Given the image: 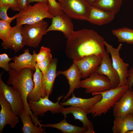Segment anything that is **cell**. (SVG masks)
I'll use <instances>...</instances> for the list:
<instances>
[{"mask_svg":"<svg viewBox=\"0 0 133 133\" xmlns=\"http://www.w3.org/2000/svg\"><path fill=\"white\" fill-rule=\"evenodd\" d=\"M48 0H28V5L33 2H44L48 3Z\"/></svg>","mask_w":133,"mask_h":133,"instance_id":"cell-38","label":"cell"},{"mask_svg":"<svg viewBox=\"0 0 133 133\" xmlns=\"http://www.w3.org/2000/svg\"><path fill=\"white\" fill-rule=\"evenodd\" d=\"M14 57L9 58L8 55L4 53L0 54V67L5 71H8L11 69L9 62L13 59Z\"/></svg>","mask_w":133,"mask_h":133,"instance_id":"cell-32","label":"cell"},{"mask_svg":"<svg viewBox=\"0 0 133 133\" xmlns=\"http://www.w3.org/2000/svg\"><path fill=\"white\" fill-rule=\"evenodd\" d=\"M17 0V1H18V0Z\"/></svg>","mask_w":133,"mask_h":133,"instance_id":"cell-41","label":"cell"},{"mask_svg":"<svg viewBox=\"0 0 133 133\" xmlns=\"http://www.w3.org/2000/svg\"><path fill=\"white\" fill-rule=\"evenodd\" d=\"M52 55L50 53L44 60L38 63H37L38 68L44 75L53 60Z\"/></svg>","mask_w":133,"mask_h":133,"instance_id":"cell-33","label":"cell"},{"mask_svg":"<svg viewBox=\"0 0 133 133\" xmlns=\"http://www.w3.org/2000/svg\"><path fill=\"white\" fill-rule=\"evenodd\" d=\"M18 2L20 10H23L28 5V0H18Z\"/></svg>","mask_w":133,"mask_h":133,"instance_id":"cell-37","label":"cell"},{"mask_svg":"<svg viewBox=\"0 0 133 133\" xmlns=\"http://www.w3.org/2000/svg\"><path fill=\"white\" fill-rule=\"evenodd\" d=\"M48 23L43 20L37 23L25 24L22 28V33L25 45L37 47L43 36L46 34Z\"/></svg>","mask_w":133,"mask_h":133,"instance_id":"cell-6","label":"cell"},{"mask_svg":"<svg viewBox=\"0 0 133 133\" xmlns=\"http://www.w3.org/2000/svg\"><path fill=\"white\" fill-rule=\"evenodd\" d=\"M33 71L29 68H24L19 71L11 69L8 71L9 77L7 84L11 85L20 94L25 113L29 114L32 121L35 122L38 120V118L33 115L30 109L27 100L28 96L32 91L34 86Z\"/></svg>","mask_w":133,"mask_h":133,"instance_id":"cell-2","label":"cell"},{"mask_svg":"<svg viewBox=\"0 0 133 133\" xmlns=\"http://www.w3.org/2000/svg\"><path fill=\"white\" fill-rule=\"evenodd\" d=\"M103 38L95 31L83 29L74 31L66 42V54L73 60L95 55L102 58L106 50Z\"/></svg>","mask_w":133,"mask_h":133,"instance_id":"cell-1","label":"cell"},{"mask_svg":"<svg viewBox=\"0 0 133 133\" xmlns=\"http://www.w3.org/2000/svg\"><path fill=\"white\" fill-rule=\"evenodd\" d=\"M60 122L55 124L42 125L43 127H50L58 129L64 133H85L86 129L73 125L68 123L66 119V116Z\"/></svg>","mask_w":133,"mask_h":133,"instance_id":"cell-25","label":"cell"},{"mask_svg":"<svg viewBox=\"0 0 133 133\" xmlns=\"http://www.w3.org/2000/svg\"><path fill=\"white\" fill-rule=\"evenodd\" d=\"M57 60L53 58L43 75L42 82L44 92L46 96L49 97L51 93L55 79L57 76L56 68Z\"/></svg>","mask_w":133,"mask_h":133,"instance_id":"cell-22","label":"cell"},{"mask_svg":"<svg viewBox=\"0 0 133 133\" xmlns=\"http://www.w3.org/2000/svg\"><path fill=\"white\" fill-rule=\"evenodd\" d=\"M128 89V86L126 85L100 92L92 93L93 96L100 94L102 97L100 101L88 111L87 114H90L93 117H95L106 114L113 107L123 94Z\"/></svg>","mask_w":133,"mask_h":133,"instance_id":"cell-3","label":"cell"},{"mask_svg":"<svg viewBox=\"0 0 133 133\" xmlns=\"http://www.w3.org/2000/svg\"><path fill=\"white\" fill-rule=\"evenodd\" d=\"M24 51L23 54L14 57V62L9 63L10 68L17 71H19L25 68H29L35 71L37 64V54L34 50L33 54H30L28 49Z\"/></svg>","mask_w":133,"mask_h":133,"instance_id":"cell-14","label":"cell"},{"mask_svg":"<svg viewBox=\"0 0 133 133\" xmlns=\"http://www.w3.org/2000/svg\"><path fill=\"white\" fill-rule=\"evenodd\" d=\"M86 1L91 5H92L96 0H86Z\"/></svg>","mask_w":133,"mask_h":133,"instance_id":"cell-39","label":"cell"},{"mask_svg":"<svg viewBox=\"0 0 133 133\" xmlns=\"http://www.w3.org/2000/svg\"><path fill=\"white\" fill-rule=\"evenodd\" d=\"M23 124L21 129L24 133H45V129L42 127L34 125L31 120L30 115L26 114L24 110L19 116Z\"/></svg>","mask_w":133,"mask_h":133,"instance_id":"cell-26","label":"cell"},{"mask_svg":"<svg viewBox=\"0 0 133 133\" xmlns=\"http://www.w3.org/2000/svg\"><path fill=\"white\" fill-rule=\"evenodd\" d=\"M3 5H9L14 11H19L20 9L17 0H0V6Z\"/></svg>","mask_w":133,"mask_h":133,"instance_id":"cell-35","label":"cell"},{"mask_svg":"<svg viewBox=\"0 0 133 133\" xmlns=\"http://www.w3.org/2000/svg\"><path fill=\"white\" fill-rule=\"evenodd\" d=\"M80 87L84 88L86 93H99L112 88L109 79L106 76L94 72L84 80H81Z\"/></svg>","mask_w":133,"mask_h":133,"instance_id":"cell-7","label":"cell"},{"mask_svg":"<svg viewBox=\"0 0 133 133\" xmlns=\"http://www.w3.org/2000/svg\"><path fill=\"white\" fill-rule=\"evenodd\" d=\"M51 25L46 31H58L62 32L67 39L74 31L71 18L64 13L53 17Z\"/></svg>","mask_w":133,"mask_h":133,"instance_id":"cell-13","label":"cell"},{"mask_svg":"<svg viewBox=\"0 0 133 133\" xmlns=\"http://www.w3.org/2000/svg\"><path fill=\"white\" fill-rule=\"evenodd\" d=\"M93 96L89 98H83L75 96L73 93L71 98L65 101L60 103V104L63 106H69L79 107L87 112L93 106L100 100L102 97L101 95L100 94Z\"/></svg>","mask_w":133,"mask_h":133,"instance_id":"cell-21","label":"cell"},{"mask_svg":"<svg viewBox=\"0 0 133 133\" xmlns=\"http://www.w3.org/2000/svg\"><path fill=\"white\" fill-rule=\"evenodd\" d=\"M63 13L71 18L85 20L91 5L86 0H58Z\"/></svg>","mask_w":133,"mask_h":133,"instance_id":"cell-5","label":"cell"},{"mask_svg":"<svg viewBox=\"0 0 133 133\" xmlns=\"http://www.w3.org/2000/svg\"><path fill=\"white\" fill-rule=\"evenodd\" d=\"M123 0H96L92 6L111 12L115 14L119 11Z\"/></svg>","mask_w":133,"mask_h":133,"instance_id":"cell-27","label":"cell"},{"mask_svg":"<svg viewBox=\"0 0 133 133\" xmlns=\"http://www.w3.org/2000/svg\"><path fill=\"white\" fill-rule=\"evenodd\" d=\"M48 12L52 17L64 13L59 2L56 0H48Z\"/></svg>","mask_w":133,"mask_h":133,"instance_id":"cell-29","label":"cell"},{"mask_svg":"<svg viewBox=\"0 0 133 133\" xmlns=\"http://www.w3.org/2000/svg\"><path fill=\"white\" fill-rule=\"evenodd\" d=\"M127 133H133V131L129 132Z\"/></svg>","mask_w":133,"mask_h":133,"instance_id":"cell-40","label":"cell"},{"mask_svg":"<svg viewBox=\"0 0 133 133\" xmlns=\"http://www.w3.org/2000/svg\"><path fill=\"white\" fill-rule=\"evenodd\" d=\"M10 6L7 5L0 6V18L1 20L10 23L15 19L17 18L19 15L18 13L12 17H9L7 12Z\"/></svg>","mask_w":133,"mask_h":133,"instance_id":"cell-31","label":"cell"},{"mask_svg":"<svg viewBox=\"0 0 133 133\" xmlns=\"http://www.w3.org/2000/svg\"><path fill=\"white\" fill-rule=\"evenodd\" d=\"M129 76L126 85L128 86L129 90H132L133 85V67L128 70Z\"/></svg>","mask_w":133,"mask_h":133,"instance_id":"cell-36","label":"cell"},{"mask_svg":"<svg viewBox=\"0 0 133 133\" xmlns=\"http://www.w3.org/2000/svg\"><path fill=\"white\" fill-rule=\"evenodd\" d=\"M51 50L49 48L42 46L40 51L36 56L37 63L40 62L45 59L51 53Z\"/></svg>","mask_w":133,"mask_h":133,"instance_id":"cell-34","label":"cell"},{"mask_svg":"<svg viewBox=\"0 0 133 133\" xmlns=\"http://www.w3.org/2000/svg\"><path fill=\"white\" fill-rule=\"evenodd\" d=\"M57 73V75L62 74L64 76L67 80L69 85V91L64 97L63 102L73 93L75 89L80 88V84L82 75L77 66L73 62L68 69L64 71H58Z\"/></svg>","mask_w":133,"mask_h":133,"instance_id":"cell-18","label":"cell"},{"mask_svg":"<svg viewBox=\"0 0 133 133\" xmlns=\"http://www.w3.org/2000/svg\"><path fill=\"white\" fill-rule=\"evenodd\" d=\"M108 53L106 51L95 72L106 76L111 82L112 88H114L118 86L119 78L118 73L113 66L112 59L110 58Z\"/></svg>","mask_w":133,"mask_h":133,"instance_id":"cell-12","label":"cell"},{"mask_svg":"<svg viewBox=\"0 0 133 133\" xmlns=\"http://www.w3.org/2000/svg\"><path fill=\"white\" fill-rule=\"evenodd\" d=\"M102 58L95 55L83 57L78 60H73L81 74L82 78L85 79L95 72L100 65Z\"/></svg>","mask_w":133,"mask_h":133,"instance_id":"cell-17","label":"cell"},{"mask_svg":"<svg viewBox=\"0 0 133 133\" xmlns=\"http://www.w3.org/2000/svg\"><path fill=\"white\" fill-rule=\"evenodd\" d=\"M43 74L38 68L37 64L33 74V80L34 87L31 92L28 96L27 99L33 101L38 100L41 98L46 96L42 84Z\"/></svg>","mask_w":133,"mask_h":133,"instance_id":"cell-23","label":"cell"},{"mask_svg":"<svg viewBox=\"0 0 133 133\" xmlns=\"http://www.w3.org/2000/svg\"><path fill=\"white\" fill-rule=\"evenodd\" d=\"M112 131L113 133H127L133 131V115L114 117Z\"/></svg>","mask_w":133,"mask_h":133,"instance_id":"cell-24","label":"cell"},{"mask_svg":"<svg viewBox=\"0 0 133 133\" xmlns=\"http://www.w3.org/2000/svg\"><path fill=\"white\" fill-rule=\"evenodd\" d=\"M49 97L46 96L41 97L37 101L28 100V104L30 110H32L33 114L35 116H43L48 111H50L53 114L58 113L60 110L64 107L60 104L59 102L63 97V95L59 97L57 101L54 102L49 98Z\"/></svg>","mask_w":133,"mask_h":133,"instance_id":"cell-9","label":"cell"},{"mask_svg":"<svg viewBox=\"0 0 133 133\" xmlns=\"http://www.w3.org/2000/svg\"><path fill=\"white\" fill-rule=\"evenodd\" d=\"M16 18V25L34 24L45 18L52 19V17L48 12L47 3L38 2L32 6L28 5L23 10H20Z\"/></svg>","mask_w":133,"mask_h":133,"instance_id":"cell-4","label":"cell"},{"mask_svg":"<svg viewBox=\"0 0 133 133\" xmlns=\"http://www.w3.org/2000/svg\"><path fill=\"white\" fill-rule=\"evenodd\" d=\"M115 14L92 6L86 21L98 25L109 23L114 19Z\"/></svg>","mask_w":133,"mask_h":133,"instance_id":"cell-19","label":"cell"},{"mask_svg":"<svg viewBox=\"0 0 133 133\" xmlns=\"http://www.w3.org/2000/svg\"><path fill=\"white\" fill-rule=\"evenodd\" d=\"M113 108L114 117L133 115V91L128 89L124 93Z\"/></svg>","mask_w":133,"mask_h":133,"instance_id":"cell-15","label":"cell"},{"mask_svg":"<svg viewBox=\"0 0 133 133\" xmlns=\"http://www.w3.org/2000/svg\"><path fill=\"white\" fill-rule=\"evenodd\" d=\"M3 72L0 75V94L10 104L15 114L19 116L24 110L22 98L20 94L13 87L8 86L2 81L1 76Z\"/></svg>","mask_w":133,"mask_h":133,"instance_id":"cell-10","label":"cell"},{"mask_svg":"<svg viewBox=\"0 0 133 133\" xmlns=\"http://www.w3.org/2000/svg\"><path fill=\"white\" fill-rule=\"evenodd\" d=\"M0 133H1L6 125H9L13 128L19 122V120L18 116L14 113L10 104L0 94Z\"/></svg>","mask_w":133,"mask_h":133,"instance_id":"cell-11","label":"cell"},{"mask_svg":"<svg viewBox=\"0 0 133 133\" xmlns=\"http://www.w3.org/2000/svg\"><path fill=\"white\" fill-rule=\"evenodd\" d=\"M105 45L106 51L111 56L113 66L118 74L119 78L118 86L126 85L129 76L128 68L129 65L124 62L120 56L119 51L122 44L120 43L116 48H115L105 41Z\"/></svg>","mask_w":133,"mask_h":133,"instance_id":"cell-8","label":"cell"},{"mask_svg":"<svg viewBox=\"0 0 133 133\" xmlns=\"http://www.w3.org/2000/svg\"><path fill=\"white\" fill-rule=\"evenodd\" d=\"M10 24L7 22L0 20V39L3 42L6 39L12 29Z\"/></svg>","mask_w":133,"mask_h":133,"instance_id":"cell-30","label":"cell"},{"mask_svg":"<svg viewBox=\"0 0 133 133\" xmlns=\"http://www.w3.org/2000/svg\"><path fill=\"white\" fill-rule=\"evenodd\" d=\"M22 25H17L12 27L6 39L1 43L5 49H9L15 52H18L25 45L22 33Z\"/></svg>","mask_w":133,"mask_h":133,"instance_id":"cell-16","label":"cell"},{"mask_svg":"<svg viewBox=\"0 0 133 133\" xmlns=\"http://www.w3.org/2000/svg\"><path fill=\"white\" fill-rule=\"evenodd\" d=\"M112 33L117 38L120 43L133 44V29L126 27L114 29Z\"/></svg>","mask_w":133,"mask_h":133,"instance_id":"cell-28","label":"cell"},{"mask_svg":"<svg viewBox=\"0 0 133 133\" xmlns=\"http://www.w3.org/2000/svg\"><path fill=\"white\" fill-rule=\"evenodd\" d=\"M60 112L64 116H66L70 114H72L75 120H78L82 123L83 126L87 130L85 133H95L93 124L87 117V112L83 109L77 107L70 106L66 108H62L60 110Z\"/></svg>","mask_w":133,"mask_h":133,"instance_id":"cell-20","label":"cell"}]
</instances>
